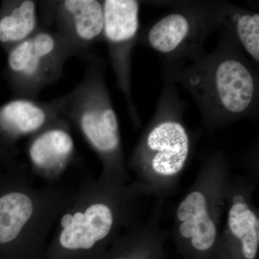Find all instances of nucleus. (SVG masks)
I'll return each instance as SVG.
<instances>
[{"instance_id":"f257e3e1","label":"nucleus","mask_w":259,"mask_h":259,"mask_svg":"<svg viewBox=\"0 0 259 259\" xmlns=\"http://www.w3.org/2000/svg\"><path fill=\"white\" fill-rule=\"evenodd\" d=\"M210 54L164 64L162 79L179 83L193 97L209 131L258 117V71L226 29Z\"/></svg>"},{"instance_id":"f03ea898","label":"nucleus","mask_w":259,"mask_h":259,"mask_svg":"<svg viewBox=\"0 0 259 259\" xmlns=\"http://www.w3.org/2000/svg\"><path fill=\"white\" fill-rule=\"evenodd\" d=\"M146 192L133 184L118 187L100 181L61 214L58 236L42 259H97L134 224L136 202Z\"/></svg>"},{"instance_id":"7ed1b4c3","label":"nucleus","mask_w":259,"mask_h":259,"mask_svg":"<svg viewBox=\"0 0 259 259\" xmlns=\"http://www.w3.org/2000/svg\"><path fill=\"white\" fill-rule=\"evenodd\" d=\"M185 109L175 83L164 81L154 115L130 160L135 184L162 202L177 188L193 147Z\"/></svg>"},{"instance_id":"20e7f679","label":"nucleus","mask_w":259,"mask_h":259,"mask_svg":"<svg viewBox=\"0 0 259 259\" xmlns=\"http://www.w3.org/2000/svg\"><path fill=\"white\" fill-rule=\"evenodd\" d=\"M83 79L71 91L56 99L59 114L75 126L103 164L101 180L123 187L127 180L118 117L107 88V61L90 54Z\"/></svg>"},{"instance_id":"39448f33","label":"nucleus","mask_w":259,"mask_h":259,"mask_svg":"<svg viewBox=\"0 0 259 259\" xmlns=\"http://www.w3.org/2000/svg\"><path fill=\"white\" fill-rule=\"evenodd\" d=\"M231 171L221 151L209 153L174 212L171 238L182 259H216Z\"/></svg>"},{"instance_id":"423d86ee","label":"nucleus","mask_w":259,"mask_h":259,"mask_svg":"<svg viewBox=\"0 0 259 259\" xmlns=\"http://www.w3.org/2000/svg\"><path fill=\"white\" fill-rule=\"evenodd\" d=\"M218 2L176 3L171 13L140 31L138 42L151 48L164 64L194 61L205 54L204 42L220 28Z\"/></svg>"},{"instance_id":"0eeeda50","label":"nucleus","mask_w":259,"mask_h":259,"mask_svg":"<svg viewBox=\"0 0 259 259\" xmlns=\"http://www.w3.org/2000/svg\"><path fill=\"white\" fill-rule=\"evenodd\" d=\"M71 57L64 40L41 25L31 37L10 49L8 69L18 97L37 99L44 89L59 81Z\"/></svg>"},{"instance_id":"6e6552de","label":"nucleus","mask_w":259,"mask_h":259,"mask_svg":"<svg viewBox=\"0 0 259 259\" xmlns=\"http://www.w3.org/2000/svg\"><path fill=\"white\" fill-rule=\"evenodd\" d=\"M230 175L216 259H258L259 215L253 204L256 177Z\"/></svg>"},{"instance_id":"1a4fd4ad","label":"nucleus","mask_w":259,"mask_h":259,"mask_svg":"<svg viewBox=\"0 0 259 259\" xmlns=\"http://www.w3.org/2000/svg\"><path fill=\"white\" fill-rule=\"evenodd\" d=\"M104 41L117 88L123 95L133 125L139 129L141 117L132 93V54L140 33V3L136 0H104Z\"/></svg>"},{"instance_id":"9d476101","label":"nucleus","mask_w":259,"mask_h":259,"mask_svg":"<svg viewBox=\"0 0 259 259\" xmlns=\"http://www.w3.org/2000/svg\"><path fill=\"white\" fill-rule=\"evenodd\" d=\"M38 5L41 25L64 40L73 57L84 60L95 44L104 41L102 1L46 0Z\"/></svg>"},{"instance_id":"9b49d317","label":"nucleus","mask_w":259,"mask_h":259,"mask_svg":"<svg viewBox=\"0 0 259 259\" xmlns=\"http://www.w3.org/2000/svg\"><path fill=\"white\" fill-rule=\"evenodd\" d=\"M23 188L0 197V245L15 243L17 259H42L46 248L30 235L42 219V199Z\"/></svg>"},{"instance_id":"f8f14e48","label":"nucleus","mask_w":259,"mask_h":259,"mask_svg":"<svg viewBox=\"0 0 259 259\" xmlns=\"http://www.w3.org/2000/svg\"><path fill=\"white\" fill-rule=\"evenodd\" d=\"M162 207L158 202L148 218L130 226L97 259H166L169 234L160 226Z\"/></svg>"},{"instance_id":"ddd939ff","label":"nucleus","mask_w":259,"mask_h":259,"mask_svg":"<svg viewBox=\"0 0 259 259\" xmlns=\"http://www.w3.org/2000/svg\"><path fill=\"white\" fill-rule=\"evenodd\" d=\"M74 139L70 124L62 117L31 137L28 155L34 168L52 175L64 169L74 157Z\"/></svg>"},{"instance_id":"4468645a","label":"nucleus","mask_w":259,"mask_h":259,"mask_svg":"<svg viewBox=\"0 0 259 259\" xmlns=\"http://www.w3.org/2000/svg\"><path fill=\"white\" fill-rule=\"evenodd\" d=\"M61 117L55 100L18 97L0 107V129L13 139L32 137Z\"/></svg>"},{"instance_id":"2eb2a0df","label":"nucleus","mask_w":259,"mask_h":259,"mask_svg":"<svg viewBox=\"0 0 259 259\" xmlns=\"http://www.w3.org/2000/svg\"><path fill=\"white\" fill-rule=\"evenodd\" d=\"M216 18L220 28L236 39L255 66H259V15L226 2H218Z\"/></svg>"},{"instance_id":"dca6fc26","label":"nucleus","mask_w":259,"mask_h":259,"mask_svg":"<svg viewBox=\"0 0 259 259\" xmlns=\"http://www.w3.org/2000/svg\"><path fill=\"white\" fill-rule=\"evenodd\" d=\"M41 25L38 1L11 2L0 18V42L11 49L31 37Z\"/></svg>"}]
</instances>
